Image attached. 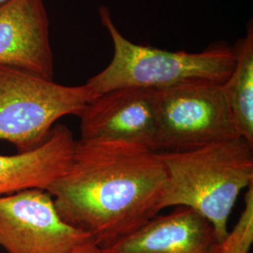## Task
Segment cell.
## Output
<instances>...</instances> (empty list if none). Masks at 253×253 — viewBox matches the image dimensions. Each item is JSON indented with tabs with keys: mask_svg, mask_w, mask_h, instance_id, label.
Wrapping results in <instances>:
<instances>
[{
	"mask_svg": "<svg viewBox=\"0 0 253 253\" xmlns=\"http://www.w3.org/2000/svg\"><path fill=\"white\" fill-rule=\"evenodd\" d=\"M165 182L158 152L79 140L70 169L47 191L64 221L104 250L158 215Z\"/></svg>",
	"mask_w": 253,
	"mask_h": 253,
	"instance_id": "obj_1",
	"label": "cell"
},
{
	"mask_svg": "<svg viewBox=\"0 0 253 253\" xmlns=\"http://www.w3.org/2000/svg\"><path fill=\"white\" fill-rule=\"evenodd\" d=\"M253 146L237 137L192 150L158 152L166 172L161 210H194L211 223L220 244L240 192L253 184Z\"/></svg>",
	"mask_w": 253,
	"mask_h": 253,
	"instance_id": "obj_2",
	"label": "cell"
},
{
	"mask_svg": "<svg viewBox=\"0 0 253 253\" xmlns=\"http://www.w3.org/2000/svg\"><path fill=\"white\" fill-rule=\"evenodd\" d=\"M99 13L112 39L114 54L108 66L85 83L97 97L117 88L160 90L195 80L223 84L235 69L232 47L214 44L201 53H187L135 44L119 32L106 7H100Z\"/></svg>",
	"mask_w": 253,
	"mask_h": 253,
	"instance_id": "obj_3",
	"label": "cell"
},
{
	"mask_svg": "<svg viewBox=\"0 0 253 253\" xmlns=\"http://www.w3.org/2000/svg\"><path fill=\"white\" fill-rule=\"evenodd\" d=\"M96 98L86 84L68 86L0 67V140L18 153L31 151L45 141L59 118L78 117Z\"/></svg>",
	"mask_w": 253,
	"mask_h": 253,
	"instance_id": "obj_4",
	"label": "cell"
},
{
	"mask_svg": "<svg viewBox=\"0 0 253 253\" xmlns=\"http://www.w3.org/2000/svg\"><path fill=\"white\" fill-rule=\"evenodd\" d=\"M158 92V152H180L238 134L221 84L195 80Z\"/></svg>",
	"mask_w": 253,
	"mask_h": 253,
	"instance_id": "obj_5",
	"label": "cell"
},
{
	"mask_svg": "<svg viewBox=\"0 0 253 253\" xmlns=\"http://www.w3.org/2000/svg\"><path fill=\"white\" fill-rule=\"evenodd\" d=\"M88 239L60 217L47 190L0 196V247L8 253H68Z\"/></svg>",
	"mask_w": 253,
	"mask_h": 253,
	"instance_id": "obj_6",
	"label": "cell"
},
{
	"mask_svg": "<svg viewBox=\"0 0 253 253\" xmlns=\"http://www.w3.org/2000/svg\"><path fill=\"white\" fill-rule=\"evenodd\" d=\"M82 141L118 142L158 152V92L123 87L90 101L81 114Z\"/></svg>",
	"mask_w": 253,
	"mask_h": 253,
	"instance_id": "obj_7",
	"label": "cell"
},
{
	"mask_svg": "<svg viewBox=\"0 0 253 253\" xmlns=\"http://www.w3.org/2000/svg\"><path fill=\"white\" fill-rule=\"evenodd\" d=\"M43 0H9L0 6V67L54 78V55Z\"/></svg>",
	"mask_w": 253,
	"mask_h": 253,
	"instance_id": "obj_8",
	"label": "cell"
},
{
	"mask_svg": "<svg viewBox=\"0 0 253 253\" xmlns=\"http://www.w3.org/2000/svg\"><path fill=\"white\" fill-rule=\"evenodd\" d=\"M211 223L188 208L155 216L104 253H217Z\"/></svg>",
	"mask_w": 253,
	"mask_h": 253,
	"instance_id": "obj_9",
	"label": "cell"
},
{
	"mask_svg": "<svg viewBox=\"0 0 253 253\" xmlns=\"http://www.w3.org/2000/svg\"><path fill=\"white\" fill-rule=\"evenodd\" d=\"M75 145L71 129L56 124L35 149L0 155V196L27 189L48 190L70 169Z\"/></svg>",
	"mask_w": 253,
	"mask_h": 253,
	"instance_id": "obj_10",
	"label": "cell"
},
{
	"mask_svg": "<svg viewBox=\"0 0 253 253\" xmlns=\"http://www.w3.org/2000/svg\"><path fill=\"white\" fill-rule=\"evenodd\" d=\"M236 61L233 73L222 84L224 97L239 136L253 145V27L234 47Z\"/></svg>",
	"mask_w": 253,
	"mask_h": 253,
	"instance_id": "obj_11",
	"label": "cell"
},
{
	"mask_svg": "<svg viewBox=\"0 0 253 253\" xmlns=\"http://www.w3.org/2000/svg\"><path fill=\"white\" fill-rule=\"evenodd\" d=\"M245 206L234 229L217 245V253H249L253 243V184L245 194Z\"/></svg>",
	"mask_w": 253,
	"mask_h": 253,
	"instance_id": "obj_12",
	"label": "cell"
},
{
	"mask_svg": "<svg viewBox=\"0 0 253 253\" xmlns=\"http://www.w3.org/2000/svg\"><path fill=\"white\" fill-rule=\"evenodd\" d=\"M68 253H104V252L91 239H88L76 245Z\"/></svg>",
	"mask_w": 253,
	"mask_h": 253,
	"instance_id": "obj_13",
	"label": "cell"
},
{
	"mask_svg": "<svg viewBox=\"0 0 253 253\" xmlns=\"http://www.w3.org/2000/svg\"><path fill=\"white\" fill-rule=\"evenodd\" d=\"M8 1H9V0H0V6H1V5H3L4 3L8 2Z\"/></svg>",
	"mask_w": 253,
	"mask_h": 253,
	"instance_id": "obj_14",
	"label": "cell"
}]
</instances>
